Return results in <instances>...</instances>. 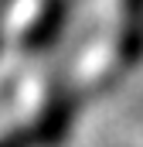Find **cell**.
<instances>
[{
    "label": "cell",
    "instance_id": "obj_4",
    "mask_svg": "<svg viewBox=\"0 0 143 147\" xmlns=\"http://www.w3.org/2000/svg\"><path fill=\"white\" fill-rule=\"evenodd\" d=\"M0 147H34L31 144V130H10V134H3Z\"/></svg>",
    "mask_w": 143,
    "mask_h": 147
},
{
    "label": "cell",
    "instance_id": "obj_5",
    "mask_svg": "<svg viewBox=\"0 0 143 147\" xmlns=\"http://www.w3.org/2000/svg\"><path fill=\"white\" fill-rule=\"evenodd\" d=\"M0 48H3V34H0Z\"/></svg>",
    "mask_w": 143,
    "mask_h": 147
},
{
    "label": "cell",
    "instance_id": "obj_1",
    "mask_svg": "<svg viewBox=\"0 0 143 147\" xmlns=\"http://www.w3.org/2000/svg\"><path fill=\"white\" fill-rule=\"evenodd\" d=\"M72 123H75V96H72V89H55L31 127V144L41 147L65 144V137L72 134Z\"/></svg>",
    "mask_w": 143,
    "mask_h": 147
},
{
    "label": "cell",
    "instance_id": "obj_3",
    "mask_svg": "<svg viewBox=\"0 0 143 147\" xmlns=\"http://www.w3.org/2000/svg\"><path fill=\"white\" fill-rule=\"evenodd\" d=\"M116 51L126 65L143 62V0H119V34Z\"/></svg>",
    "mask_w": 143,
    "mask_h": 147
},
{
    "label": "cell",
    "instance_id": "obj_2",
    "mask_svg": "<svg viewBox=\"0 0 143 147\" xmlns=\"http://www.w3.org/2000/svg\"><path fill=\"white\" fill-rule=\"evenodd\" d=\"M68 10H72L68 0H41V10L31 21V28L24 31L21 48L27 55H41V51L55 48L58 38H61V31H65V24H68Z\"/></svg>",
    "mask_w": 143,
    "mask_h": 147
}]
</instances>
